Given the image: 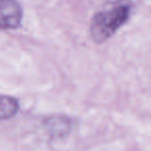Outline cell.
I'll use <instances>...</instances> for the list:
<instances>
[{
    "instance_id": "cell-1",
    "label": "cell",
    "mask_w": 151,
    "mask_h": 151,
    "mask_svg": "<svg viewBox=\"0 0 151 151\" xmlns=\"http://www.w3.org/2000/svg\"><path fill=\"white\" fill-rule=\"evenodd\" d=\"M129 16L131 6L129 4H118L95 14L90 27L93 40L97 43L105 42L129 21Z\"/></svg>"
},
{
    "instance_id": "cell-2",
    "label": "cell",
    "mask_w": 151,
    "mask_h": 151,
    "mask_svg": "<svg viewBox=\"0 0 151 151\" xmlns=\"http://www.w3.org/2000/svg\"><path fill=\"white\" fill-rule=\"evenodd\" d=\"M23 19V10L18 0H0V29H16Z\"/></svg>"
},
{
    "instance_id": "cell-3",
    "label": "cell",
    "mask_w": 151,
    "mask_h": 151,
    "mask_svg": "<svg viewBox=\"0 0 151 151\" xmlns=\"http://www.w3.org/2000/svg\"><path fill=\"white\" fill-rule=\"evenodd\" d=\"M43 125L47 135L52 139H64L68 137L72 131L73 122L70 117L61 114L47 116L44 118Z\"/></svg>"
},
{
    "instance_id": "cell-4",
    "label": "cell",
    "mask_w": 151,
    "mask_h": 151,
    "mask_svg": "<svg viewBox=\"0 0 151 151\" xmlns=\"http://www.w3.org/2000/svg\"><path fill=\"white\" fill-rule=\"evenodd\" d=\"M19 102L16 98L0 93V120L12 118L19 111Z\"/></svg>"
}]
</instances>
